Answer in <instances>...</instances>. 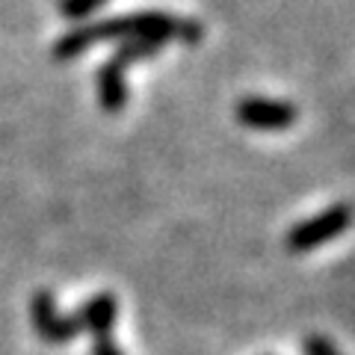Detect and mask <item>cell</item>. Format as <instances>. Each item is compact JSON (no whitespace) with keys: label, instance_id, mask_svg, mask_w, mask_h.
I'll return each instance as SVG.
<instances>
[{"label":"cell","instance_id":"cell-1","mask_svg":"<svg viewBox=\"0 0 355 355\" xmlns=\"http://www.w3.org/2000/svg\"><path fill=\"white\" fill-rule=\"evenodd\" d=\"M121 39H181L187 44H196L205 39V27L198 21H181L166 12H130L119 18H104L95 24H80L69 30L65 36L53 44V60H77L98 42H121Z\"/></svg>","mask_w":355,"mask_h":355},{"label":"cell","instance_id":"cell-2","mask_svg":"<svg viewBox=\"0 0 355 355\" xmlns=\"http://www.w3.org/2000/svg\"><path fill=\"white\" fill-rule=\"evenodd\" d=\"M349 228V205L347 202H338L326 207L323 214L311 216V219H302L287 231V249L291 252H311L323 243L340 237L343 231Z\"/></svg>","mask_w":355,"mask_h":355},{"label":"cell","instance_id":"cell-3","mask_svg":"<svg viewBox=\"0 0 355 355\" xmlns=\"http://www.w3.org/2000/svg\"><path fill=\"white\" fill-rule=\"evenodd\" d=\"M30 320L33 329L44 343H69L77 335H83L77 314H60L57 299L51 291H39L30 302Z\"/></svg>","mask_w":355,"mask_h":355},{"label":"cell","instance_id":"cell-4","mask_svg":"<svg viewBox=\"0 0 355 355\" xmlns=\"http://www.w3.org/2000/svg\"><path fill=\"white\" fill-rule=\"evenodd\" d=\"M237 121L252 130H287L296 125V107L291 101H272V98L249 95L234 107Z\"/></svg>","mask_w":355,"mask_h":355},{"label":"cell","instance_id":"cell-5","mask_svg":"<svg viewBox=\"0 0 355 355\" xmlns=\"http://www.w3.org/2000/svg\"><path fill=\"white\" fill-rule=\"evenodd\" d=\"M77 320H80V329L83 335H92V338H104L113 331L116 320H119V302L113 293H95L89 296L86 302L77 308Z\"/></svg>","mask_w":355,"mask_h":355},{"label":"cell","instance_id":"cell-6","mask_svg":"<svg viewBox=\"0 0 355 355\" xmlns=\"http://www.w3.org/2000/svg\"><path fill=\"white\" fill-rule=\"evenodd\" d=\"M128 65L110 57L101 69H98V101L107 113H121L128 107V77H125Z\"/></svg>","mask_w":355,"mask_h":355},{"label":"cell","instance_id":"cell-7","mask_svg":"<svg viewBox=\"0 0 355 355\" xmlns=\"http://www.w3.org/2000/svg\"><path fill=\"white\" fill-rule=\"evenodd\" d=\"M160 48H163V44L154 42V39H121V42L116 44L113 57L121 60L125 65H130V62H142V60L157 57Z\"/></svg>","mask_w":355,"mask_h":355},{"label":"cell","instance_id":"cell-8","mask_svg":"<svg viewBox=\"0 0 355 355\" xmlns=\"http://www.w3.org/2000/svg\"><path fill=\"white\" fill-rule=\"evenodd\" d=\"M107 0H60V12L69 21H83L92 12H98Z\"/></svg>","mask_w":355,"mask_h":355},{"label":"cell","instance_id":"cell-9","mask_svg":"<svg viewBox=\"0 0 355 355\" xmlns=\"http://www.w3.org/2000/svg\"><path fill=\"white\" fill-rule=\"evenodd\" d=\"M302 355H340V349L323 335H308L302 338Z\"/></svg>","mask_w":355,"mask_h":355},{"label":"cell","instance_id":"cell-10","mask_svg":"<svg viewBox=\"0 0 355 355\" xmlns=\"http://www.w3.org/2000/svg\"><path fill=\"white\" fill-rule=\"evenodd\" d=\"M89 355H125V349H121L110 335H104V338H92V349H89Z\"/></svg>","mask_w":355,"mask_h":355}]
</instances>
